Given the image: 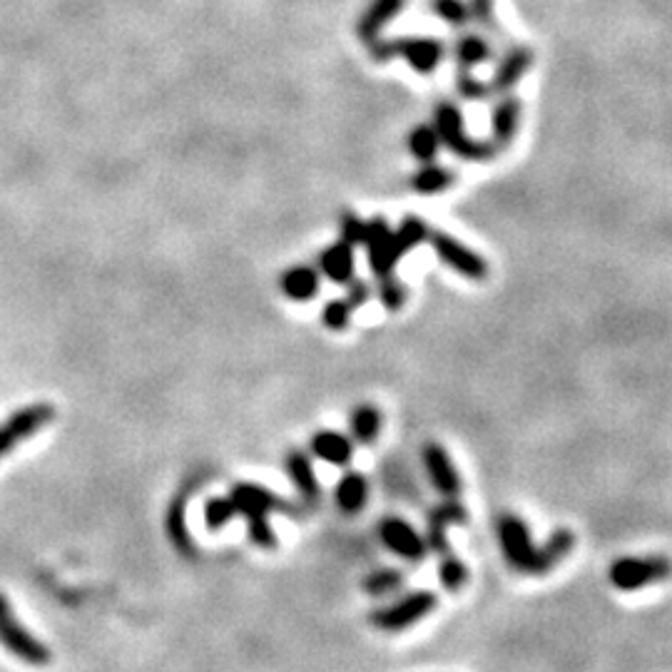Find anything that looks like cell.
<instances>
[{"instance_id": "3", "label": "cell", "mask_w": 672, "mask_h": 672, "mask_svg": "<svg viewBox=\"0 0 672 672\" xmlns=\"http://www.w3.org/2000/svg\"><path fill=\"white\" fill-rule=\"evenodd\" d=\"M672 575V560L665 556H623L615 558L608 568V578L613 588L623 593H635L648 585Z\"/></svg>"}, {"instance_id": "6", "label": "cell", "mask_w": 672, "mask_h": 672, "mask_svg": "<svg viewBox=\"0 0 672 672\" xmlns=\"http://www.w3.org/2000/svg\"><path fill=\"white\" fill-rule=\"evenodd\" d=\"M426 242L434 247L436 257L441 259V264H446L448 269H453L461 277L473 279V282H481L488 277V262L478 252H473L471 247H466L463 242H458L456 237L446 232H436L431 229L429 239Z\"/></svg>"}, {"instance_id": "31", "label": "cell", "mask_w": 672, "mask_h": 672, "mask_svg": "<svg viewBox=\"0 0 672 672\" xmlns=\"http://www.w3.org/2000/svg\"><path fill=\"white\" fill-rule=\"evenodd\" d=\"M234 506L229 498H212V501H207L205 506V523L210 531H220L222 526H227L229 518L234 516Z\"/></svg>"}, {"instance_id": "4", "label": "cell", "mask_w": 672, "mask_h": 672, "mask_svg": "<svg viewBox=\"0 0 672 672\" xmlns=\"http://www.w3.org/2000/svg\"><path fill=\"white\" fill-rule=\"evenodd\" d=\"M439 605V598L431 590H414V593L404 595L396 603L384 605V608L371 613V625L384 633H401L406 628H414L419 620L431 615Z\"/></svg>"}, {"instance_id": "24", "label": "cell", "mask_w": 672, "mask_h": 672, "mask_svg": "<svg viewBox=\"0 0 672 672\" xmlns=\"http://www.w3.org/2000/svg\"><path fill=\"white\" fill-rule=\"evenodd\" d=\"M429 232H431V227L421 220V217H416V215L404 217L399 227L394 229V244H396L399 257L414 252L419 244H424L426 239H429Z\"/></svg>"}, {"instance_id": "25", "label": "cell", "mask_w": 672, "mask_h": 672, "mask_svg": "<svg viewBox=\"0 0 672 672\" xmlns=\"http://www.w3.org/2000/svg\"><path fill=\"white\" fill-rule=\"evenodd\" d=\"M379 431H381V411L376 409V406L364 404L351 414V436H354L359 444L364 446L374 444Z\"/></svg>"}, {"instance_id": "1", "label": "cell", "mask_w": 672, "mask_h": 672, "mask_svg": "<svg viewBox=\"0 0 672 672\" xmlns=\"http://www.w3.org/2000/svg\"><path fill=\"white\" fill-rule=\"evenodd\" d=\"M434 130L439 135L441 147H446L448 152L458 157V160L466 162H486L496 157V147L491 145V140H473L471 135L463 127V115L461 110L453 103H439L434 110Z\"/></svg>"}, {"instance_id": "11", "label": "cell", "mask_w": 672, "mask_h": 672, "mask_svg": "<svg viewBox=\"0 0 672 672\" xmlns=\"http://www.w3.org/2000/svg\"><path fill=\"white\" fill-rule=\"evenodd\" d=\"M421 456H424L426 473H429L436 491H439L444 498H458V493H461V476H458L456 466H453L446 448L436 444V441H431V444L424 446V453H421Z\"/></svg>"}, {"instance_id": "14", "label": "cell", "mask_w": 672, "mask_h": 672, "mask_svg": "<svg viewBox=\"0 0 672 672\" xmlns=\"http://www.w3.org/2000/svg\"><path fill=\"white\" fill-rule=\"evenodd\" d=\"M229 501H232L234 511L247 516V521L249 518L267 516L269 511H274V508H282L272 493L254 486V483H239V486L232 491V496H229Z\"/></svg>"}, {"instance_id": "19", "label": "cell", "mask_w": 672, "mask_h": 672, "mask_svg": "<svg viewBox=\"0 0 672 672\" xmlns=\"http://www.w3.org/2000/svg\"><path fill=\"white\" fill-rule=\"evenodd\" d=\"M453 182H456V175L451 170L426 162L411 175V190L419 192V195H439V192H446Z\"/></svg>"}, {"instance_id": "2", "label": "cell", "mask_w": 672, "mask_h": 672, "mask_svg": "<svg viewBox=\"0 0 672 672\" xmlns=\"http://www.w3.org/2000/svg\"><path fill=\"white\" fill-rule=\"evenodd\" d=\"M498 546H501L503 558L511 568L526 575H541L538 568V546L533 543L531 531H528L526 521L516 513H503L496 523Z\"/></svg>"}, {"instance_id": "18", "label": "cell", "mask_w": 672, "mask_h": 672, "mask_svg": "<svg viewBox=\"0 0 672 672\" xmlns=\"http://www.w3.org/2000/svg\"><path fill=\"white\" fill-rule=\"evenodd\" d=\"M366 498H369V483L361 473L349 471L346 476H341L339 486H336V503L341 511L354 516L366 506Z\"/></svg>"}, {"instance_id": "20", "label": "cell", "mask_w": 672, "mask_h": 672, "mask_svg": "<svg viewBox=\"0 0 672 672\" xmlns=\"http://www.w3.org/2000/svg\"><path fill=\"white\" fill-rule=\"evenodd\" d=\"M282 292L294 302H307L317 297L319 274L312 267H292L282 277Z\"/></svg>"}, {"instance_id": "34", "label": "cell", "mask_w": 672, "mask_h": 672, "mask_svg": "<svg viewBox=\"0 0 672 672\" xmlns=\"http://www.w3.org/2000/svg\"><path fill=\"white\" fill-rule=\"evenodd\" d=\"M458 93H461V98H466V100H483L491 95V88H488L486 83H481V80L461 73L458 75Z\"/></svg>"}, {"instance_id": "36", "label": "cell", "mask_w": 672, "mask_h": 672, "mask_svg": "<svg viewBox=\"0 0 672 672\" xmlns=\"http://www.w3.org/2000/svg\"><path fill=\"white\" fill-rule=\"evenodd\" d=\"M369 297H371L369 284L359 282V279H351V282H349V292H346V302H349L354 309H359L361 304L369 302Z\"/></svg>"}, {"instance_id": "13", "label": "cell", "mask_w": 672, "mask_h": 672, "mask_svg": "<svg viewBox=\"0 0 672 672\" xmlns=\"http://www.w3.org/2000/svg\"><path fill=\"white\" fill-rule=\"evenodd\" d=\"M518 122H521V100L513 98V95L498 100L491 115V145L496 147V152L511 147L518 132Z\"/></svg>"}, {"instance_id": "17", "label": "cell", "mask_w": 672, "mask_h": 672, "mask_svg": "<svg viewBox=\"0 0 672 672\" xmlns=\"http://www.w3.org/2000/svg\"><path fill=\"white\" fill-rule=\"evenodd\" d=\"M312 451L322 461L334 463V466H346L351 456H354V444L339 431H319L312 439Z\"/></svg>"}, {"instance_id": "33", "label": "cell", "mask_w": 672, "mask_h": 672, "mask_svg": "<svg viewBox=\"0 0 672 672\" xmlns=\"http://www.w3.org/2000/svg\"><path fill=\"white\" fill-rule=\"evenodd\" d=\"M364 227L366 222L359 220L354 212H344V217H341V242H346L349 247H359L361 239H364Z\"/></svg>"}, {"instance_id": "32", "label": "cell", "mask_w": 672, "mask_h": 672, "mask_svg": "<svg viewBox=\"0 0 672 672\" xmlns=\"http://www.w3.org/2000/svg\"><path fill=\"white\" fill-rule=\"evenodd\" d=\"M249 538L259 548H277V536H274L272 526L267 523V516L249 518Z\"/></svg>"}, {"instance_id": "35", "label": "cell", "mask_w": 672, "mask_h": 672, "mask_svg": "<svg viewBox=\"0 0 672 672\" xmlns=\"http://www.w3.org/2000/svg\"><path fill=\"white\" fill-rule=\"evenodd\" d=\"M167 521H170V536H172V541L177 543V548H180V551H190V536H187V531H185V518H182V508L180 506H175L170 511V518H167Z\"/></svg>"}, {"instance_id": "15", "label": "cell", "mask_w": 672, "mask_h": 672, "mask_svg": "<svg viewBox=\"0 0 672 672\" xmlns=\"http://www.w3.org/2000/svg\"><path fill=\"white\" fill-rule=\"evenodd\" d=\"M531 68V50L528 48H513L508 50L506 58L501 60V65L496 68V75H493L491 83V93H503L506 95L518 80L523 78V73Z\"/></svg>"}, {"instance_id": "28", "label": "cell", "mask_w": 672, "mask_h": 672, "mask_svg": "<svg viewBox=\"0 0 672 672\" xmlns=\"http://www.w3.org/2000/svg\"><path fill=\"white\" fill-rule=\"evenodd\" d=\"M488 55H491V50H488L486 40L476 38V35H468V38L458 40L456 58L461 63V68H473V65L483 63Z\"/></svg>"}, {"instance_id": "7", "label": "cell", "mask_w": 672, "mask_h": 672, "mask_svg": "<svg viewBox=\"0 0 672 672\" xmlns=\"http://www.w3.org/2000/svg\"><path fill=\"white\" fill-rule=\"evenodd\" d=\"M361 244L366 247V257H369L371 272L379 277H389L394 274L396 264H399V252H396L394 244V229L389 227V222L384 217H374L371 222H366L364 227V239Z\"/></svg>"}, {"instance_id": "5", "label": "cell", "mask_w": 672, "mask_h": 672, "mask_svg": "<svg viewBox=\"0 0 672 672\" xmlns=\"http://www.w3.org/2000/svg\"><path fill=\"white\" fill-rule=\"evenodd\" d=\"M0 643L15 655V658L23 660L25 665H33V668H45V665L53 660V653L40 643L35 635H30L28 630L20 625V620L15 618L13 608L5 600V595H0Z\"/></svg>"}, {"instance_id": "29", "label": "cell", "mask_w": 672, "mask_h": 672, "mask_svg": "<svg viewBox=\"0 0 672 672\" xmlns=\"http://www.w3.org/2000/svg\"><path fill=\"white\" fill-rule=\"evenodd\" d=\"M376 294H379L381 304H384L386 312H399L406 302V289L404 284L396 279V274H389V277H379V287H376Z\"/></svg>"}, {"instance_id": "30", "label": "cell", "mask_w": 672, "mask_h": 672, "mask_svg": "<svg viewBox=\"0 0 672 672\" xmlns=\"http://www.w3.org/2000/svg\"><path fill=\"white\" fill-rule=\"evenodd\" d=\"M351 314H354V307H351L346 299H334V302H329L327 307H324L322 322L324 327L332 329V332H341V329L349 327Z\"/></svg>"}, {"instance_id": "8", "label": "cell", "mask_w": 672, "mask_h": 672, "mask_svg": "<svg viewBox=\"0 0 672 672\" xmlns=\"http://www.w3.org/2000/svg\"><path fill=\"white\" fill-rule=\"evenodd\" d=\"M379 538L394 556L409 560V563H421L429 553L424 536L399 516H389L379 523Z\"/></svg>"}, {"instance_id": "21", "label": "cell", "mask_w": 672, "mask_h": 672, "mask_svg": "<svg viewBox=\"0 0 672 672\" xmlns=\"http://www.w3.org/2000/svg\"><path fill=\"white\" fill-rule=\"evenodd\" d=\"M287 473L292 476V481L297 483L299 493L307 498L309 503H314L319 498V483H317V473H314L312 463L309 458L304 456L302 451H292L287 456Z\"/></svg>"}, {"instance_id": "12", "label": "cell", "mask_w": 672, "mask_h": 672, "mask_svg": "<svg viewBox=\"0 0 672 672\" xmlns=\"http://www.w3.org/2000/svg\"><path fill=\"white\" fill-rule=\"evenodd\" d=\"M50 419H53V409L45 404L28 406V409H23L15 416H10V419L0 426V456H3L5 451H10V448L18 444L20 439H25V436H30L38 429H43Z\"/></svg>"}, {"instance_id": "9", "label": "cell", "mask_w": 672, "mask_h": 672, "mask_svg": "<svg viewBox=\"0 0 672 672\" xmlns=\"http://www.w3.org/2000/svg\"><path fill=\"white\" fill-rule=\"evenodd\" d=\"M466 521L468 513L458 498H444L441 503H436V506L426 513V536H424L426 548H429L431 553H439V556L451 553V546H448V528L461 526V523Z\"/></svg>"}, {"instance_id": "22", "label": "cell", "mask_w": 672, "mask_h": 672, "mask_svg": "<svg viewBox=\"0 0 672 672\" xmlns=\"http://www.w3.org/2000/svg\"><path fill=\"white\" fill-rule=\"evenodd\" d=\"M575 536L568 528H556V531L548 536V541L538 548V563H541V575H546L548 570H553L556 565L573 551Z\"/></svg>"}, {"instance_id": "23", "label": "cell", "mask_w": 672, "mask_h": 672, "mask_svg": "<svg viewBox=\"0 0 672 672\" xmlns=\"http://www.w3.org/2000/svg\"><path fill=\"white\" fill-rule=\"evenodd\" d=\"M406 147H409L414 160H419L421 165H426V162L436 160V155H439V150H441V140H439V135H436L434 125H416L414 130L406 135Z\"/></svg>"}, {"instance_id": "16", "label": "cell", "mask_w": 672, "mask_h": 672, "mask_svg": "<svg viewBox=\"0 0 672 672\" xmlns=\"http://www.w3.org/2000/svg\"><path fill=\"white\" fill-rule=\"evenodd\" d=\"M322 264V272L336 284H349L354 279V247H349L346 242H336L332 247H327L319 257Z\"/></svg>"}, {"instance_id": "10", "label": "cell", "mask_w": 672, "mask_h": 672, "mask_svg": "<svg viewBox=\"0 0 672 672\" xmlns=\"http://www.w3.org/2000/svg\"><path fill=\"white\" fill-rule=\"evenodd\" d=\"M374 55L379 60L401 55V58L409 60L411 68L419 70V73H434L436 65H439L441 60V45L436 43V40H424V38L396 40V43L374 45Z\"/></svg>"}, {"instance_id": "27", "label": "cell", "mask_w": 672, "mask_h": 672, "mask_svg": "<svg viewBox=\"0 0 672 672\" xmlns=\"http://www.w3.org/2000/svg\"><path fill=\"white\" fill-rule=\"evenodd\" d=\"M439 580L448 593H458V590H461L468 580V570H466V565H463V560L458 556H453V553L441 556Z\"/></svg>"}, {"instance_id": "26", "label": "cell", "mask_w": 672, "mask_h": 672, "mask_svg": "<svg viewBox=\"0 0 672 672\" xmlns=\"http://www.w3.org/2000/svg\"><path fill=\"white\" fill-rule=\"evenodd\" d=\"M404 585V573L399 568H379L369 573L361 583L364 593L374 595V598H384V595L396 593Z\"/></svg>"}]
</instances>
